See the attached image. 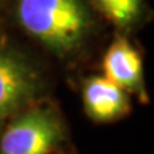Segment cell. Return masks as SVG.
Segmentation results:
<instances>
[{"instance_id": "1", "label": "cell", "mask_w": 154, "mask_h": 154, "mask_svg": "<svg viewBox=\"0 0 154 154\" xmlns=\"http://www.w3.org/2000/svg\"><path fill=\"white\" fill-rule=\"evenodd\" d=\"M14 13L23 30L57 56L76 50L93 24L86 0H14Z\"/></svg>"}, {"instance_id": "2", "label": "cell", "mask_w": 154, "mask_h": 154, "mask_svg": "<svg viewBox=\"0 0 154 154\" xmlns=\"http://www.w3.org/2000/svg\"><path fill=\"white\" fill-rule=\"evenodd\" d=\"M64 136L51 109L33 107L11 119L0 136V154H51Z\"/></svg>"}, {"instance_id": "3", "label": "cell", "mask_w": 154, "mask_h": 154, "mask_svg": "<svg viewBox=\"0 0 154 154\" xmlns=\"http://www.w3.org/2000/svg\"><path fill=\"white\" fill-rule=\"evenodd\" d=\"M42 88V74L34 63L0 42V130L32 104Z\"/></svg>"}, {"instance_id": "4", "label": "cell", "mask_w": 154, "mask_h": 154, "mask_svg": "<svg viewBox=\"0 0 154 154\" xmlns=\"http://www.w3.org/2000/svg\"><path fill=\"white\" fill-rule=\"evenodd\" d=\"M104 77L128 96L136 94L141 100L147 99L144 87L141 56L124 37H119L107 49L103 57Z\"/></svg>"}, {"instance_id": "5", "label": "cell", "mask_w": 154, "mask_h": 154, "mask_svg": "<svg viewBox=\"0 0 154 154\" xmlns=\"http://www.w3.org/2000/svg\"><path fill=\"white\" fill-rule=\"evenodd\" d=\"M83 103L88 117L99 123L119 120L130 111V96L104 76L84 82Z\"/></svg>"}, {"instance_id": "6", "label": "cell", "mask_w": 154, "mask_h": 154, "mask_svg": "<svg viewBox=\"0 0 154 154\" xmlns=\"http://www.w3.org/2000/svg\"><path fill=\"white\" fill-rule=\"evenodd\" d=\"M91 5L119 29H130L141 19L146 0H90Z\"/></svg>"}, {"instance_id": "7", "label": "cell", "mask_w": 154, "mask_h": 154, "mask_svg": "<svg viewBox=\"0 0 154 154\" xmlns=\"http://www.w3.org/2000/svg\"><path fill=\"white\" fill-rule=\"evenodd\" d=\"M6 2H7V0H0V10L3 9V6L6 5Z\"/></svg>"}]
</instances>
